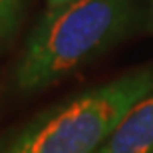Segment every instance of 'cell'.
<instances>
[{
	"mask_svg": "<svg viewBox=\"0 0 153 153\" xmlns=\"http://www.w3.org/2000/svg\"><path fill=\"white\" fill-rule=\"evenodd\" d=\"M129 20V0H70L52 6L30 36L16 72L22 90L62 78L114 42Z\"/></svg>",
	"mask_w": 153,
	"mask_h": 153,
	"instance_id": "6da1fadb",
	"label": "cell"
},
{
	"mask_svg": "<svg viewBox=\"0 0 153 153\" xmlns=\"http://www.w3.org/2000/svg\"><path fill=\"white\" fill-rule=\"evenodd\" d=\"M151 90V70L121 76L38 117L4 153H96Z\"/></svg>",
	"mask_w": 153,
	"mask_h": 153,
	"instance_id": "7a4b0ae2",
	"label": "cell"
},
{
	"mask_svg": "<svg viewBox=\"0 0 153 153\" xmlns=\"http://www.w3.org/2000/svg\"><path fill=\"white\" fill-rule=\"evenodd\" d=\"M96 153H153V90L129 109Z\"/></svg>",
	"mask_w": 153,
	"mask_h": 153,
	"instance_id": "3957f363",
	"label": "cell"
},
{
	"mask_svg": "<svg viewBox=\"0 0 153 153\" xmlns=\"http://www.w3.org/2000/svg\"><path fill=\"white\" fill-rule=\"evenodd\" d=\"M20 4L22 0H0V34H4L16 22Z\"/></svg>",
	"mask_w": 153,
	"mask_h": 153,
	"instance_id": "277c9868",
	"label": "cell"
},
{
	"mask_svg": "<svg viewBox=\"0 0 153 153\" xmlns=\"http://www.w3.org/2000/svg\"><path fill=\"white\" fill-rule=\"evenodd\" d=\"M64 2H70V0H50L52 6H58V4H64Z\"/></svg>",
	"mask_w": 153,
	"mask_h": 153,
	"instance_id": "5b68a950",
	"label": "cell"
}]
</instances>
